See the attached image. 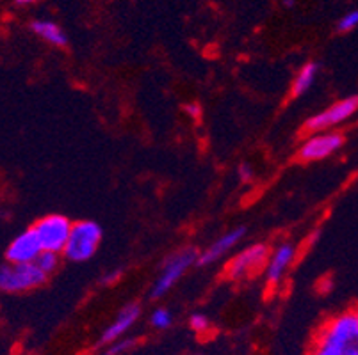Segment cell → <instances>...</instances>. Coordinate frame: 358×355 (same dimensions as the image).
Masks as SVG:
<instances>
[{"instance_id": "1", "label": "cell", "mask_w": 358, "mask_h": 355, "mask_svg": "<svg viewBox=\"0 0 358 355\" xmlns=\"http://www.w3.org/2000/svg\"><path fill=\"white\" fill-rule=\"evenodd\" d=\"M308 355H358V308L330 318L315 334Z\"/></svg>"}, {"instance_id": "2", "label": "cell", "mask_w": 358, "mask_h": 355, "mask_svg": "<svg viewBox=\"0 0 358 355\" xmlns=\"http://www.w3.org/2000/svg\"><path fill=\"white\" fill-rule=\"evenodd\" d=\"M100 240H102V227L99 224L93 222V220L75 222L70 240L64 247V258L75 263L86 262L96 252Z\"/></svg>"}, {"instance_id": "3", "label": "cell", "mask_w": 358, "mask_h": 355, "mask_svg": "<svg viewBox=\"0 0 358 355\" xmlns=\"http://www.w3.org/2000/svg\"><path fill=\"white\" fill-rule=\"evenodd\" d=\"M45 278H47V273L36 263H25V265L6 263L0 269V288L9 293L27 292V289L40 286Z\"/></svg>"}, {"instance_id": "4", "label": "cell", "mask_w": 358, "mask_h": 355, "mask_svg": "<svg viewBox=\"0 0 358 355\" xmlns=\"http://www.w3.org/2000/svg\"><path fill=\"white\" fill-rule=\"evenodd\" d=\"M73 224L63 217V215H48L40 222H36L34 231L40 236V242L43 246V250L50 252H64L68 240H70Z\"/></svg>"}, {"instance_id": "5", "label": "cell", "mask_w": 358, "mask_h": 355, "mask_svg": "<svg viewBox=\"0 0 358 355\" xmlns=\"http://www.w3.org/2000/svg\"><path fill=\"white\" fill-rule=\"evenodd\" d=\"M198 256H200V254H196V250L185 249V250H180V252L173 254L171 258H168L161 275H159V279L155 281V285L152 286L150 297L161 299L164 293H168L169 289L173 288L175 282H177L185 272H187V269H189L194 262H198Z\"/></svg>"}, {"instance_id": "6", "label": "cell", "mask_w": 358, "mask_h": 355, "mask_svg": "<svg viewBox=\"0 0 358 355\" xmlns=\"http://www.w3.org/2000/svg\"><path fill=\"white\" fill-rule=\"evenodd\" d=\"M358 110V96L344 98L341 102L334 103L323 112L315 114L307 121V128L310 132H327L331 126H337L350 119Z\"/></svg>"}, {"instance_id": "7", "label": "cell", "mask_w": 358, "mask_h": 355, "mask_svg": "<svg viewBox=\"0 0 358 355\" xmlns=\"http://www.w3.org/2000/svg\"><path fill=\"white\" fill-rule=\"evenodd\" d=\"M43 252V246L34 227L24 231L13 240L6 250V259L13 265H25V263H36Z\"/></svg>"}, {"instance_id": "8", "label": "cell", "mask_w": 358, "mask_h": 355, "mask_svg": "<svg viewBox=\"0 0 358 355\" xmlns=\"http://www.w3.org/2000/svg\"><path fill=\"white\" fill-rule=\"evenodd\" d=\"M344 144V137L337 132H324L310 137L303 142L299 149V158L307 162L323 160L327 156L334 155Z\"/></svg>"}, {"instance_id": "9", "label": "cell", "mask_w": 358, "mask_h": 355, "mask_svg": "<svg viewBox=\"0 0 358 355\" xmlns=\"http://www.w3.org/2000/svg\"><path fill=\"white\" fill-rule=\"evenodd\" d=\"M266 259H268V247L264 246V243H255V246L246 247V249L241 250L236 258L229 263V266H227V275L230 279L244 278L250 272L259 269L260 265H264Z\"/></svg>"}, {"instance_id": "10", "label": "cell", "mask_w": 358, "mask_h": 355, "mask_svg": "<svg viewBox=\"0 0 358 355\" xmlns=\"http://www.w3.org/2000/svg\"><path fill=\"white\" fill-rule=\"evenodd\" d=\"M139 315H141V308H139V304L125 305V308L120 311L118 317L115 318V322H113L106 331H103L102 338H100V343L110 345V343H115V341L122 340L127 332L130 331V327L136 324Z\"/></svg>"}, {"instance_id": "11", "label": "cell", "mask_w": 358, "mask_h": 355, "mask_svg": "<svg viewBox=\"0 0 358 355\" xmlns=\"http://www.w3.org/2000/svg\"><path fill=\"white\" fill-rule=\"evenodd\" d=\"M244 233H246V229H244V227H237V229H232V231H229V233H224L223 236H220V239H217L216 242L209 247V249L203 250V252L198 256V265H201V266L210 265V263H214V262H217L220 258H223L224 254L229 252L230 249H234V247L239 243V240L243 239Z\"/></svg>"}, {"instance_id": "12", "label": "cell", "mask_w": 358, "mask_h": 355, "mask_svg": "<svg viewBox=\"0 0 358 355\" xmlns=\"http://www.w3.org/2000/svg\"><path fill=\"white\" fill-rule=\"evenodd\" d=\"M296 256V249L294 246L291 243H284V246H280L278 249L273 252L271 259L268 263V269H266V275H268V281L271 285H276V282L282 281L284 278V273L287 272L289 265L292 263Z\"/></svg>"}, {"instance_id": "13", "label": "cell", "mask_w": 358, "mask_h": 355, "mask_svg": "<svg viewBox=\"0 0 358 355\" xmlns=\"http://www.w3.org/2000/svg\"><path fill=\"white\" fill-rule=\"evenodd\" d=\"M32 31L40 38H43L45 41L55 45V47H64L68 43V38L63 29L54 24V22H50V20H34L32 22Z\"/></svg>"}, {"instance_id": "14", "label": "cell", "mask_w": 358, "mask_h": 355, "mask_svg": "<svg viewBox=\"0 0 358 355\" xmlns=\"http://www.w3.org/2000/svg\"><path fill=\"white\" fill-rule=\"evenodd\" d=\"M315 77H317V64H305V66L301 68V71L296 75L294 84H292V94H294V96H301V94L307 93L312 87V84H314Z\"/></svg>"}, {"instance_id": "15", "label": "cell", "mask_w": 358, "mask_h": 355, "mask_svg": "<svg viewBox=\"0 0 358 355\" xmlns=\"http://www.w3.org/2000/svg\"><path fill=\"white\" fill-rule=\"evenodd\" d=\"M150 324L154 325L155 328H168L169 325L173 324V315L164 308H159L152 312V317H150Z\"/></svg>"}, {"instance_id": "16", "label": "cell", "mask_w": 358, "mask_h": 355, "mask_svg": "<svg viewBox=\"0 0 358 355\" xmlns=\"http://www.w3.org/2000/svg\"><path fill=\"white\" fill-rule=\"evenodd\" d=\"M57 263H59V256H57V252L43 250L40 258H38V262H36V265L40 266L45 273H50L57 269Z\"/></svg>"}, {"instance_id": "17", "label": "cell", "mask_w": 358, "mask_h": 355, "mask_svg": "<svg viewBox=\"0 0 358 355\" xmlns=\"http://www.w3.org/2000/svg\"><path fill=\"white\" fill-rule=\"evenodd\" d=\"M134 345H136L134 338H122V340L115 341V343H110L109 348H107L102 355H120V354H123V352L130 350V348L134 347Z\"/></svg>"}, {"instance_id": "18", "label": "cell", "mask_w": 358, "mask_h": 355, "mask_svg": "<svg viewBox=\"0 0 358 355\" xmlns=\"http://www.w3.org/2000/svg\"><path fill=\"white\" fill-rule=\"evenodd\" d=\"M357 27H358V9H353V11L346 13L343 18L338 20V24H337V29L341 32H350Z\"/></svg>"}, {"instance_id": "19", "label": "cell", "mask_w": 358, "mask_h": 355, "mask_svg": "<svg viewBox=\"0 0 358 355\" xmlns=\"http://www.w3.org/2000/svg\"><path fill=\"white\" fill-rule=\"evenodd\" d=\"M189 325L194 332L201 334V332L209 331L210 322H209V318L205 317V315H201V312H194L193 317L189 318Z\"/></svg>"}, {"instance_id": "20", "label": "cell", "mask_w": 358, "mask_h": 355, "mask_svg": "<svg viewBox=\"0 0 358 355\" xmlns=\"http://www.w3.org/2000/svg\"><path fill=\"white\" fill-rule=\"evenodd\" d=\"M237 172H239V178L243 181H250L253 178V171H252V167H250L248 164L241 165L239 171H237Z\"/></svg>"}, {"instance_id": "21", "label": "cell", "mask_w": 358, "mask_h": 355, "mask_svg": "<svg viewBox=\"0 0 358 355\" xmlns=\"http://www.w3.org/2000/svg\"><path fill=\"white\" fill-rule=\"evenodd\" d=\"M120 278H122V270H113V272H109V273H106V275H103L102 282H103V285H113V282L118 281Z\"/></svg>"}, {"instance_id": "22", "label": "cell", "mask_w": 358, "mask_h": 355, "mask_svg": "<svg viewBox=\"0 0 358 355\" xmlns=\"http://www.w3.org/2000/svg\"><path fill=\"white\" fill-rule=\"evenodd\" d=\"M185 110H187V112H189L191 116H193V117H198V116H200V107L194 105V103H191V105L185 107Z\"/></svg>"}, {"instance_id": "23", "label": "cell", "mask_w": 358, "mask_h": 355, "mask_svg": "<svg viewBox=\"0 0 358 355\" xmlns=\"http://www.w3.org/2000/svg\"><path fill=\"white\" fill-rule=\"evenodd\" d=\"M15 2L20 6H27V4H32V2H36V0H15Z\"/></svg>"}, {"instance_id": "24", "label": "cell", "mask_w": 358, "mask_h": 355, "mask_svg": "<svg viewBox=\"0 0 358 355\" xmlns=\"http://www.w3.org/2000/svg\"><path fill=\"white\" fill-rule=\"evenodd\" d=\"M294 2H296V0H284L285 8H292V6H294Z\"/></svg>"}]
</instances>
